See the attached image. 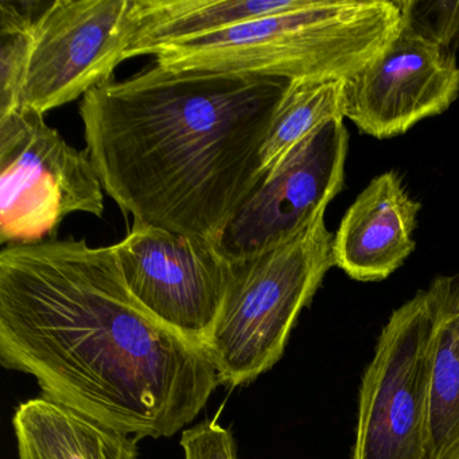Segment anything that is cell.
Wrapping results in <instances>:
<instances>
[{"instance_id": "8992f818", "label": "cell", "mask_w": 459, "mask_h": 459, "mask_svg": "<svg viewBox=\"0 0 459 459\" xmlns=\"http://www.w3.org/2000/svg\"><path fill=\"white\" fill-rule=\"evenodd\" d=\"M435 327L429 287L389 316L362 377L351 459H426Z\"/></svg>"}, {"instance_id": "3957f363", "label": "cell", "mask_w": 459, "mask_h": 459, "mask_svg": "<svg viewBox=\"0 0 459 459\" xmlns=\"http://www.w3.org/2000/svg\"><path fill=\"white\" fill-rule=\"evenodd\" d=\"M402 29L397 0H308L299 9L169 45L152 56L169 71L346 82L383 55Z\"/></svg>"}, {"instance_id": "5b68a950", "label": "cell", "mask_w": 459, "mask_h": 459, "mask_svg": "<svg viewBox=\"0 0 459 459\" xmlns=\"http://www.w3.org/2000/svg\"><path fill=\"white\" fill-rule=\"evenodd\" d=\"M44 117L28 108L0 117L4 248L47 241L69 214L104 212V187L90 152L72 147Z\"/></svg>"}, {"instance_id": "5bb4252c", "label": "cell", "mask_w": 459, "mask_h": 459, "mask_svg": "<svg viewBox=\"0 0 459 459\" xmlns=\"http://www.w3.org/2000/svg\"><path fill=\"white\" fill-rule=\"evenodd\" d=\"M437 302L426 459H459V276L429 284Z\"/></svg>"}, {"instance_id": "7a4b0ae2", "label": "cell", "mask_w": 459, "mask_h": 459, "mask_svg": "<svg viewBox=\"0 0 459 459\" xmlns=\"http://www.w3.org/2000/svg\"><path fill=\"white\" fill-rule=\"evenodd\" d=\"M289 80L169 71L95 88L80 117L104 192L134 222L221 244L263 179Z\"/></svg>"}, {"instance_id": "52a82bcc", "label": "cell", "mask_w": 459, "mask_h": 459, "mask_svg": "<svg viewBox=\"0 0 459 459\" xmlns=\"http://www.w3.org/2000/svg\"><path fill=\"white\" fill-rule=\"evenodd\" d=\"M138 0H55L34 25L21 108L47 115L104 82L127 60Z\"/></svg>"}, {"instance_id": "4fadbf2b", "label": "cell", "mask_w": 459, "mask_h": 459, "mask_svg": "<svg viewBox=\"0 0 459 459\" xmlns=\"http://www.w3.org/2000/svg\"><path fill=\"white\" fill-rule=\"evenodd\" d=\"M308 0H138V28L128 58L152 56L236 25L290 12Z\"/></svg>"}, {"instance_id": "6da1fadb", "label": "cell", "mask_w": 459, "mask_h": 459, "mask_svg": "<svg viewBox=\"0 0 459 459\" xmlns=\"http://www.w3.org/2000/svg\"><path fill=\"white\" fill-rule=\"evenodd\" d=\"M0 362L45 396L136 437H169L205 408L208 351L134 297L114 246L47 240L0 252Z\"/></svg>"}, {"instance_id": "9a60e30c", "label": "cell", "mask_w": 459, "mask_h": 459, "mask_svg": "<svg viewBox=\"0 0 459 459\" xmlns=\"http://www.w3.org/2000/svg\"><path fill=\"white\" fill-rule=\"evenodd\" d=\"M343 82H290L273 114L262 149L263 176L275 168L311 134L333 120L345 119Z\"/></svg>"}, {"instance_id": "9c48e42d", "label": "cell", "mask_w": 459, "mask_h": 459, "mask_svg": "<svg viewBox=\"0 0 459 459\" xmlns=\"http://www.w3.org/2000/svg\"><path fill=\"white\" fill-rule=\"evenodd\" d=\"M349 133L333 120L298 144L271 169L222 236L233 262L248 259L310 224L340 195Z\"/></svg>"}, {"instance_id": "277c9868", "label": "cell", "mask_w": 459, "mask_h": 459, "mask_svg": "<svg viewBox=\"0 0 459 459\" xmlns=\"http://www.w3.org/2000/svg\"><path fill=\"white\" fill-rule=\"evenodd\" d=\"M325 213L286 240L235 262L224 305L205 346L220 384L240 386L283 356L291 330L334 267Z\"/></svg>"}, {"instance_id": "7c38bea8", "label": "cell", "mask_w": 459, "mask_h": 459, "mask_svg": "<svg viewBox=\"0 0 459 459\" xmlns=\"http://www.w3.org/2000/svg\"><path fill=\"white\" fill-rule=\"evenodd\" d=\"M18 459H138L136 437L48 396L15 411Z\"/></svg>"}, {"instance_id": "ba28073f", "label": "cell", "mask_w": 459, "mask_h": 459, "mask_svg": "<svg viewBox=\"0 0 459 459\" xmlns=\"http://www.w3.org/2000/svg\"><path fill=\"white\" fill-rule=\"evenodd\" d=\"M114 248L126 283L142 306L204 346L235 273V262L221 247L134 222Z\"/></svg>"}, {"instance_id": "ac0fdd59", "label": "cell", "mask_w": 459, "mask_h": 459, "mask_svg": "<svg viewBox=\"0 0 459 459\" xmlns=\"http://www.w3.org/2000/svg\"><path fill=\"white\" fill-rule=\"evenodd\" d=\"M185 459H238L235 437L216 420H204L182 432Z\"/></svg>"}, {"instance_id": "e0dca14e", "label": "cell", "mask_w": 459, "mask_h": 459, "mask_svg": "<svg viewBox=\"0 0 459 459\" xmlns=\"http://www.w3.org/2000/svg\"><path fill=\"white\" fill-rule=\"evenodd\" d=\"M403 25L455 53L459 49V0H400Z\"/></svg>"}, {"instance_id": "8fae6325", "label": "cell", "mask_w": 459, "mask_h": 459, "mask_svg": "<svg viewBox=\"0 0 459 459\" xmlns=\"http://www.w3.org/2000/svg\"><path fill=\"white\" fill-rule=\"evenodd\" d=\"M420 204L394 171L381 174L343 214L333 238L335 267L359 281H384L415 249L412 233Z\"/></svg>"}, {"instance_id": "30bf717a", "label": "cell", "mask_w": 459, "mask_h": 459, "mask_svg": "<svg viewBox=\"0 0 459 459\" xmlns=\"http://www.w3.org/2000/svg\"><path fill=\"white\" fill-rule=\"evenodd\" d=\"M458 95L455 53L403 25L383 55L343 82V117L362 134L392 138L447 111Z\"/></svg>"}, {"instance_id": "2e32d148", "label": "cell", "mask_w": 459, "mask_h": 459, "mask_svg": "<svg viewBox=\"0 0 459 459\" xmlns=\"http://www.w3.org/2000/svg\"><path fill=\"white\" fill-rule=\"evenodd\" d=\"M41 2H0V117L20 111Z\"/></svg>"}]
</instances>
